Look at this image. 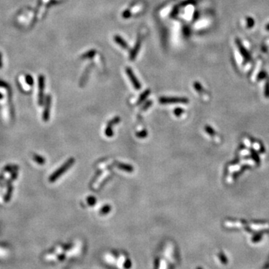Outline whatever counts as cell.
<instances>
[{
    "mask_svg": "<svg viewBox=\"0 0 269 269\" xmlns=\"http://www.w3.org/2000/svg\"><path fill=\"white\" fill-rule=\"evenodd\" d=\"M74 163H75V159H74V158H70V159H69L68 160H67V161L64 164V165H61V167H59L58 170H56V171H55V172L53 173L51 175V176H49V182H55V181H56V180H57L60 176H62V175L64 174L66 171H68L69 169L70 168V167L73 165Z\"/></svg>",
    "mask_w": 269,
    "mask_h": 269,
    "instance_id": "obj_1",
    "label": "cell"
},
{
    "mask_svg": "<svg viewBox=\"0 0 269 269\" xmlns=\"http://www.w3.org/2000/svg\"><path fill=\"white\" fill-rule=\"evenodd\" d=\"M235 44H236L237 47H238V49H239V51L240 52L242 58L244 59V63H245V64H247V63L251 61V60H252V57L250 56V53H249V52L247 50L246 48L244 46V45L242 44V43H241L240 39H239V38H235Z\"/></svg>",
    "mask_w": 269,
    "mask_h": 269,
    "instance_id": "obj_2",
    "label": "cell"
},
{
    "mask_svg": "<svg viewBox=\"0 0 269 269\" xmlns=\"http://www.w3.org/2000/svg\"><path fill=\"white\" fill-rule=\"evenodd\" d=\"M161 104H173V103H188V100L184 97H161L159 99Z\"/></svg>",
    "mask_w": 269,
    "mask_h": 269,
    "instance_id": "obj_3",
    "label": "cell"
},
{
    "mask_svg": "<svg viewBox=\"0 0 269 269\" xmlns=\"http://www.w3.org/2000/svg\"><path fill=\"white\" fill-rule=\"evenodd\" d=\"M120 121V118L116 117V118H113V119H112L110 121L108 122V124H107V126L106 128V130H105V134H106V136L111 138V137L114 135V132H113V129H112V126L119 123Z\"/></svg>",
    "mask_w": 269,
    "mask_h": 269,
    "instance_id": "obj_4",
    "label": "cell"
},
{
    "mask_svg": "<svg viewBox=\"0 0 269 269\" xmlns=\"http://www.w3.org/2000/svg\"><path fill=\"white\" fill-rule=\"evenodd\" d=\"M50 107H51V97L48 96L46 97V106H45V109L44 111V114H43V120L45 122H47L49 119V115H50Z\"/></svg>",
    "mask_w": 269,
    "mask_h": 269,
    "instance_id": "obj_5",
    "label": "cell"
},
{
    "mask_svg": "<svg viewBox=\"0 0 269 269\" xmlns=\"http://www.w3.org/2000/svg\"><path fill=\"white\" fill-rule=\"evenodd\" d=\"M115 165L118 168L122 170V171H126V172H129V173L132 172V171H134V168H133L132 166H131V165H127V164L121 163V162H116Z\"/></svg>",
    "mask_w": 269,
    "mask_h": 269,
    "instance_id": "obj_6",
    "label": "cell"
},
{
    "mask_svg": "<svg viewBox=\"0 0 269 269\" xmlns=\"http://www.w3.org/2000/svg\"><path fill=\"white\" fill-rule=\"evenodd\" d=\"M128 75H129V77L130 78V80L132 81L133 84V86L134 87V88L137 90H139L141 88V85L139 83V82L137 80V79L135 78V76H134V74L132 73V71H131V70H128Z\"/></svg>",
    "mask_w": 269,
    "mask_h": 269,
    "instance_id": "obj_7",
    "label": "cell"
},
{
    "mask_svg": "<svg viewBox=\"0 0 269 269\" xmlns=\"http://www.w3.org/2000/svg\"><path fill=\"white\" fill-rule=\"evenodd\" d=\"M13 186H9V187L8 188V190H7V192H6L5 195L4 197V200L5 202H8L11 199V197L12 193H13Z\"/></svg>",
    "mask_w": 269,
    "mask_h": 269,
    "instance_id": "obj_8",
    "label": "cell"
},
{
    "mask_svg": "<svg viewBox=\"0 0 269 269\" xmlns=\"http://www.w3.org/2000/svg\"><path fill=\"white\" fill-rule=\"evenodd\" d=\"M33 159H34V161H36L37 163H38L39 165H44L46 163V159L39 155H34Z\"/></svg>",
    "mask_w": 269,
    "mask_h": 269,
    "instance_id": "obj_9",
    "label": "cell"
},
{
    "mask_svg": "<svg viewBox=\"0 0 269 269\" xmlns=\"http://www.w3.org/2000/svg\"><path fill=\"white\" fill-rule=\"evenodd\" d=\"M111 210H112V207H111L110 205H106L101 208L100 214L102 215H105L108 214L111 212Z\"/></svg>",
    "mask_w": 269,
    "mask_h": 269,
    "instance_id": "obj_10",
    "label": "cell"
},
{
    "mask_svg": "<svg viewBox=\"0 0 269 269\" xmlns=\"http://www.w3.org/2000/svg\"><path fill=\"white\" fill-rule=\"evenodd\" d=\"M246 20H247V27L248 29H251V28H253V27L254 26L255 21H254L253 17H247Z\"/></svg>",
    "mask_w": 269,
    "mask_h": 269,
    "instance_id": "obj_11",
    "label": "cell"
},
{
    "mask_svg": "<svg viewBox=\"0 0 269 269\" xmlns=\"http://www.w3.org/2000/svg\"><path fill=\"white\" fill-rule=\"evenodd\" d=\"M267 78H268L267 73L265 72V70H262L261 72H260V73L258 74L256 79H257L258 81H260V80L265 79H267Z\"/></svg>",
    "mask_w": 269,
    "mask_h": 269,
    "instance_id": "obj_12",
    "label": "cell"
},
{
    "mask_svg": "<svg viewBox=\"0 0 269 269\" xmlns=\"http://www.w3.org/2000/svg\"><path fill=\"white\" fill-rule=\"evenodd\" d=\"M150 93V91H146L144 93H143L141 95L140 98H139V101H138V104H141V102H143L144 101V100L147 97V96L149 95V93Z\"/></svg>",
    "mask_w": 269,
    "mask_h": 269,
    "instance_id": "obj_13",
    "label": "cell"
},
{
    "mask_svg": "<svg viewBox=\"0 0 269 269\" xmlns=\"http://www.w3.org/2000/svg\"><path fill=\"white\" fill-rule=\"evenodd\" d=\"M87 202L89 206H94V205L96 204V203H97V199H96L94 197H93V196H90V197H88L87 198Z\"/></svg>",
    "mask_w": 269,
    "mask_h": 269,
    "instance_id": "obj_14",
    "label": "cell"
},
{
    "mask_svg": "<svg viewBox=\"0 0 269 269\" xmlns=\"http://www.w3.org/2000/svg\"><path fill=\"white\" fill-rule=\"evenodd\" d=\"M147 130H141L139 132L136 133V136L139 138V139H145L147 136Z\"/></svg>",
    "mask_w": 269,
    "mask_h": 269,
    "instance_id": "obj_15",
    "label": "cell"
},
{
    "mask_svg": "<svg viewBox=\"0 0 269 269\" xmlns=\"http://www.w3.org/2000/svg\"><path fill=\"white\" fill-rule=\"evenodd\" d=\"M205 130H206V132L209 135H211V136H212V137L215 136V134H216L214 129H212L211 126H206V127H205Z\"/></svg>",
    "mask_w": 269,
    "mask_h": 269,
    "instance_id": "obj_16",
    "label": "cell"
},
{
    "mask_svg": "<svg viewBox=\"0 0 269 269\" xmlns=\"http://www.w3.org/2000/svg\"><path fill=\"white\" fill-rule=\"evenodd\" d=\"M265 97L266 98H269V78H267L266 83L265 86Z\"/></svg>",
    "mask_w": 269,
    "mask_h": 269,
    "instance_id": "obj_17",
    "label": "cell"
},
{
    "mask_svg": "<svg viewBox=\"0 0 269 269\" xmlns=\"http://www.w3.org/2000/svg\"><path fill=\"white\" fill-rule=\"evenodd\" d=\"M194 87H195L196 91H198L199 93H200V92L203 91V87H202V86L200 85V84L198 83V82H195V83H194Z\"/></svg>",
    "mask_w": 269,
    "mask_h": 269,
    "instance_id": "obj_18",
    "label": "cell"
},
{
    "mask_svg": "<svg viewBox=\"0 0 269 269\" xmlns=\"http://www.w3.org/2000/svg\"><path fill=\"white\" fill-rule=\"evenodd\" d=\"M183 112H184V111L182 110V108H176V109L174 110V114L176 116H177V117H180V116L182 115V114L183 113Z\"/></svg>",
    "mask_w": 269,
    "mask_h": 269,
    "instance_id": "obj_19",
    "label": "cell"
},
{
    "mask_svg": "<svg viewBox=\"0 0 269 269\" xmlns=\"http://www.w3.org/2000/svg\"><path fill=\"white\" fill-rule=\"evenodd\" d=\"M262 239V235H261V234H256V235H255L254 237H253L252 241H254V242H257V241H260V239Z\"/></svg>",
    "mask_w": 269,
    "mask_h": 269,
    "instance_id": "obj_20",
    "label": "cell"
},
{
    "mask_svg": "<svg viewBox=\"0 0 269 269\" xmlns=\"http://www.w3.org/2000/svg\"><path fill=\"white\" fill-rule=\"evenodd\" d=\"M252 155H253V158H254V160L256 161V163L260 164V158H259V156L257 155V154H256L255 152H252Z\"/></svg>",
    "mask_w": 269,
    "mask_h": 269,
    "instance_id": "obj_21",
    "label": "cell"
},
{
    "mask_svg": "<svg viewBox=\"0 0 269 269\" xmlns=\"http://www.w3.org/2000/svg\"><path fill=\"white\" fill-rule=\"evenodd\" d=\"M225 257V256H224V254H219V258H220V260H221L222 262H224V264H226V262H227V259H226V258H224Z\"/></svg>",
    "mask_w": 269,
    "mask_h": 269,
    "instance_id": "obj_22",
    "label": "cell"
},
{
    "mask_svg": "<svg viewBox=\"0 0 269 269\" xmlns=\"http://www.w3.org/2000/svg\"><path fill=\"white\" fill-rule=\"evenodd\" d=\"M151 104H152V102H151V101H149V102H147V103H146V104H145V106H143V108H142V109H141V110H142V111H143V110H146L147 108H148V106H150V105H151Z\"/></svg>",
    "mask_w": 269,
    "mask_h": 269,
    "instance_id": "obj_23",
    "label": "cell"
},
{
    "mask_svg": "<svg viewBox=\"0 0 269 269\" xmlns=\"http://www.w3.org/2000/svg\"><path fill=\"white\" fill-rule=\"evenodd\" d=\"M265 29H266V30H267L268 32H269V23H268L267 26H265Z\"/></svg>",
    "mask_w": 269,
    "mask_h": 269,
    "instance_id": "obj_24",
    "label": "cell"
},
{
    "mask_svg": "<svg viewBox=\"0 0 269 269\" xmlns=\"http://www.w3.org/2000/svg\"><path fill=\"white\" fill-rule=\"evenodd\" d=\"M197 269H202V268H197Z\"/></svg>",
    "mask_w": 269,
    "mask_h": 269,
    "instance_id": "obj_25",
    "label": "cell"
}]
</instances>
